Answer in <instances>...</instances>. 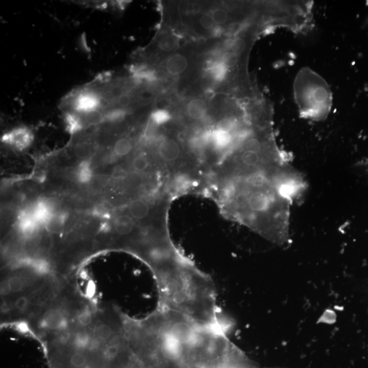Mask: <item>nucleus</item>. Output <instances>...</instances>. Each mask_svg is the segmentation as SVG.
<instances>
[{
	"label": "nucleus",
	"instance_id": "obj_7",
	"mask_svg": "<svg viewBox=\"0 0 368 368\" xmlns=\"http://www.w3.org/2000/svg\"><path fill=\"white\" fill-rule=\"evenodd\" d=\"M18 229L25 237H31L39 230L41 225L35 221L27 209L22 211L18 217Z\"/></svg>",
	"mask_w": 368,
	"mask_h": 368
},
{
	"label": "nucleus",
	"instance_id": "obj_5",
	"mask_svg": "<svg viewBox=\"0 0 368 368\" xmlns=\"http://www.w3.org/2000/svg\"><path fill=\"white\" fill-rule=\"evenodd\" d=\"M27 209L41 226H44L51 215L57 211L54 203L47 199L39 200Z\"/></svg>",
	"mask_w": 368,
	"mask_h": 368
},
{
	"label": "nucleus",
	"instance_id": "obj_6",
	"mask_svg": "<svg viewBox=\"0 0 368 368\" xmlns=\"http://www.w3.org/2000/svg\"><path fill=\"white\" fill-rule=\"evenodd\" d=\"M188 57L181 53H174L165 59L162 68L170 76L177 77L187 72L189 67Z\"/></svg>",
	"mask_w": 368,
	"mask_h": 368
},
{
	"label": "nucleus",
	"instance_id": "obj_19",
	"mask_svg": "<svg viewBox=\"0 0 368 368\" xmlns=\"http://www.w3.org/2000/svg\"><path fill=\"white\" fill-rule=\"evenodd\" d=\"M211 15L212 17L215 25H218V26H222V25L226 24L229 19L228 12L223 9H215L213 10L211 12Z\"/></svg>",
	"mask_w": 368,
	"mask_h": 368
},
{
	"label": "nucleus",
	"instance_id": "obj_13",
	"mask_svg": "<svg viewBox=\"0 0 368 368\" xmlns=\"http://www.w3.org/2000/svg\"><path fill=\"white\" fill-rule=\"evenodd\" d=\"M133 149V143L128 138H121L115 143L114 152L115 155L118 157H124L128 155Z\"/></svg>",
	"mask_w": 368,
	"mask_h": 368
},
{
	"label": "nucleus",
	"instance_id": "obj_2",
	"mask_svg": "<svg viewBox=\"0 0 368 368\" xmlns=\"http://www.w3.org/2000/svg\"><path fill=\"white\" fill-rule=\"evenodd\" d=\"M64 107L70 108L68 112L84 115L103 109V100L98 89L94 85L75 90L64 101Z\"/></svg>",
	"mask_w": 368,
	"mask_h": 368
},
{
	"label": "nucleus",
	"instance_id": "obj_8",
	"mask_svg": "<svg viewBox=\"0 0 368 368\" xmlns=\"http://www.w3.org/2000/svg\"><path fill=\"white\" fill-rule=\"evenodd\" d=\"M208 106L206 101L201 98L192 99L188 102L187 114L191 120L199 121L203 120L206 116Z\"/></svg>",
	"mask_w": 368,
	"mask_h": 368
},
{
	"label": "nucleus",
	"instance_id": "obj_15",
	"mask_svg": "<svg viewBox=\"0 0 368 368\" xmlns=\"http://www.w3.org/2000/svg\"><path fill=\"white\" fill-rule=\"evenodd\" d=\"M209 70L213 80L216 82H222L226 78L229 70L221 60H218L211 64Z\"/></svg>",
	"mask_w": 368,
	"mask_h": 368
},
{
	"label": "nucleus",
	"instance_id": "obj_21",
	"mask_svg": "<svg viewBox=\"0 0 368 368\" xmlns=\"http://www.w3.org/2000/svg\"><path fill=\"white\" fill-rule=\"evenodd\" d=\"M239 57H240V55L227 51L223 55L220 60L229 70V69L235 68L238 64Z\"/></svg>",
	"mask_w": 368,
	"mask_h": 368
},
{
	"label": "nucleus",
	"instance_id": "obj_9",
	"mask_svg": "<svg viewBox=\"0 0 368 368\" xmlns=\"http://www.w3.org/2000/svg\"><path fill=\"white\" fill-rule=\"evenodd\" d=\"M134 225L132 217L128 215H121L115 220L114 228L116 232L122 236H128L133 232Z\"/></svg>",
	"mask_w": 368,
	"mask_h": 368
},
{
	"label": "nucleus",
	"instance_id": "obj_22",
	"mask_svg": "<svg viewBox=\"0 0 368 368\" xmlns=\"http://www.w3.org/2000/svg\"><path fill=\"white\" fill-rule=\"evenodd\" d=\"M200 26L205 30H212L215 27L214 21L211 14H203L199 19Z\"/></svg>",
	"mask_w": 368,
	"mask_h": 368
},
{
	"label": "nucleus",
	"instance_id": "obj_17",
	"mask_svg": "<svg viewBox=\"0 0 368 368\" xmlns=\"http://www.w3.org/2000/svg\"><path fill=\"white\" fill-rule=\"evenodd\" d=\"M171 114L164 108H158L154 111L150 116V121L154 126H159L167 124L171 120Z\"/></svg>",
	"mask_w": 368,
	"mask_h": 368
},
{
	"label": "nucleus",
	"instance_id": "obj_20",
	"mask_svg": "<svg viewBox=\"0 0 368 368\" xmlns=\"http://www.w3.org/2000/svg\"><path fill=\"white\" fill-rule=\"evenodd\" d=\"M150 161L147 156L144 154H140L134 158L132 162V167L136 171L143 172L148 169Z\"/></svg>",
	"mask_w": 368,
	"mask_h": 368
},
{
	"label": "nucleus",
	"instance_id": "obj_4",
	"mask_svg": "<svg viewBox=\"0 0 368 368\" xmlns=\"http://www.w3.org/2000/svg\"><path fill=\"white\" fill-rule=\"evenodd\" d=\"M157 152L162 161L169 165L177 163L181 159L182 155L181 148L177 140L169 137L160 140Z\"/></svg>",
	"mask_w": 368,
	"mask_h": 368
},
{
	"label": "nucleus",
	"instance_id": "obj_18",
	"mask_svg": "<svg viewBox=\"0 0 368 368\" xmlns=\"http://www.w3.org/2000/svg\"><path fill=\"white\" fill-rule=\"evenodd\" d=\"M248 47L246 41L242 37H235L227 41V48L229 52L241 55Z\"/></svg>",
	"mask_w": 368,
	"mask_h": 368
},
{
	"label": "nucleus",
	"instance_id": "obj_16",
	"mask_svg": "<svg viewBox=\"0 0 368 368\" xmlns=\"http://www.w3.org/2000/svg\"><path fill=\"white\" fill-rule=\"evenodd\" d=\"M92 170L88 160L83 161L77 168V179L81 183H86L90 181L92 177Z\"/></svg>",
	"mask_w": 368,
	"mask_h": 368
},
{
	"label": "nucleus",
	"instance_id": "obj_1",
	"mask_svg": "<svg viewBox=\"0 0 368 368\" xmlns=\"http://www.w3.org/2000/svg\"><path fill=\"white\" fill-rule=\"evenodd\" d=\"M295 95L302 117L313 120L325 118L332 106V95L325 82L316 73L304 69L295 82Z\"/></svg>",
	"mask_w": 368,
	"mask_h": 368
},
{
	"label": "nucleus",
	"instance_id": "obj_12",
	"mask_svg": "<svg viewBox=\"0 0 368 368\" xmlns=\"http://www.w3.org/2000/svg\"><path fill=\"white\" fill-rule=\"evenodd\" d=\"M65 223H66V216L64 213L56 211L47 219L44 227L49 233H57L64 229Z\"/></svg>",
	"mask_w": 368,
	"mask_h": 368
},
{
	"label": "nucleus",
	"instance_id": "obj_3",
	"mask_svg": "<svg viewBox=\"0 0 368 368\" xmlns=\"http://www.w3.org/2000/svg\"><path fill=\"white\" fill-rule=\"evenodd\" d=\"M34 135L29 128L25 126H19L4 134L2 137V141L18 151H23L30 147Z\"/></svg>",
	"mask_w": 368,
	"mask_h": 368
},
{
	"label": "nucleus",
	"instance_id": "obj_10",
	"mask_svg": "<svg viewBox=\"0 0 368 368\" xmlns=\"http://www.w3.org/2000/svg\"><path fill=\"white\" fill-rule=\"evenodd\" d=\"M178 41L175 35L170 33H162L156 40V47L163 53H171L177 49Z\"/></svg>",
	"mask_w": 368,
	"mask_h": 368
},
{
	"label": "nucleus",
	"instance_id": "obj_11",
	"mask_svg": "<svg viewBox=\"0 0 368 368\" xmlns=\"http://www.w3.org/2000/svg\"><path fill=\"white\" fill-rule=\"evenodd\" d=\"M128 209L132 217L136 219H145L150 214L149 204L143 200H134L130 203Z\"/></svg>",
	"mask_w": 368,
	"mask_h": 368
},
{
	"label": "nucleus",
	"instance_id": "obj_14",
	"mask_svg": "<svg viewBox=\"0 0 368 368\" xmlns=\"http://www.w3.org/2000/svg\"><path fill=\"white\" fill-rule=\"evenodd\" d=\"M73 152L77 158L86 161L92 154L93 145L88 141L79 142L74 146Z\"/></svg>",
	"mask_w": 368,
	"mask_h": 368
}]
</instances>
